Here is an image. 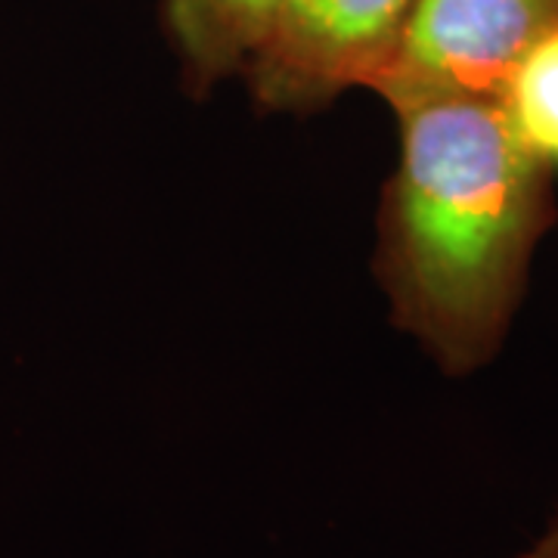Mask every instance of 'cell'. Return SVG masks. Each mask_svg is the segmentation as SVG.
Instances as JSON below:
<instances>
[{"instance_id":"3","label":"cell","mask_w":558,"mask_h":558,"mask_svg":"<svg viewBox=\"0 0 558 558\" xmlns=\"http://www.w3.org/2000/svg\"><path fill=\"white\" fill-rule=\"evenodd\" d=\"M416 0H286L245 65L252 97L274 112H311L366 87L388 65Z\"/></svg>"},{"instance_id":"5","label":"cell","mask_w":558,"mask_h":558,"mask_svg":"<svg viewBox=\"0 0 558 558\" xmlns=\"http://www.w3.org/2000/svg\"><path fill=\"white\" fill-rule=\"evenodd\" d=\"M502 109L524 146L558 168V25L527 50L502 90Z\"/></svg>"},{"instance_id":"2","label":"cell","mask_w":558,"mask_h":558,"mask_svg":"<svg viewBox=\"0 0 558 558\" xmlns=\"http://www.w3.org/2000/svg\"><path fill=\"white\" fill-rule=\"evenodd\" d=\"M556 25L558 0H416L373 94L395 116L438 100H499Z\"/></svg>"},{"instance_id":"4","label":"cell","mask_w":558,"mask_h":558,"mask_svg":"<svg viewBox=\"0 0 558 558\" xmlns=\"http://www.w3.org/2000/svg\"><path fill=\"white\" fill-rule=\"evenodd\" d=\"M286 0H161L165 28L196 94L245 65L267 40Z\"/></svg>"},{"instance_id":"6","label":"cell","mask_w":558,"mask_h":558,"mask_svg":"<svg viewBox=\"0 0 558 558\" xmlns=\"http://www.w3.org/2000/svg\"><path fill=\"white\" fill-rule=\"evenodd\" d=\"M519 558H558V515Z\"/></svg>"},{"instance_id":"1","label":"cell","mask_w":558,"mask_h":558,"mask_svg":"<svg viewBox=\"0 0 558 558\" xmlns=\"http://www.w3.org/2000/svg\"><path fill=\"white\" fill-rule=\"evenodd\" d=\"M398 119L376 274L395 326L447 376H469L502 348L556 220L553 168L499 100L425 102Z\"/></svg>"}]
</instances>
